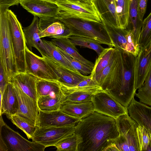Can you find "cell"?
<instances>
[{"mask_svg":"<svg viewBox=\"0 0 151 151\" xmlns=\"http://www.w3.org/2000/svg\"><path fill=\"white\" fill-rule=\"evenodd\" d=\"M108 65L93 79L116 100L135 91V58L117 48Z\"/></svg>","mask_w":151,"mask_h":151,"instance_id":"1","label":"cell"},{"mask_svg":"<svg viewBox=\"0 0 151 151\" xmlns=\"http://www.w3.org/2000/svg\"><path fill=\"white\" fill-rule=\"evenodd\" d=\"M74 133L78 151H107L119 136L116 119L95 111L81 119Z\"/></svg>","mask_w":151,"mask_h":151,"instance_id":"2","label":"cell"},{"mask_svg":"<svg viewBox=\"0 0 151 151\" xmlns=\"http://www.w3.org/2000/svg\"><path fill=\"white\" fill-rule=\"evenodd\" d=\"M0 6V65L8 82L18 72L14 52L7 10Z\"/></svg>","mask_w":151,"mask_h":151,"instance_id":"3","label":"cell"},{"mask_svg":"<svg viewBox=\"0 0 151 151\" xmlns=\"http://www.w3.org/2000/svg\"><path fill=\"white\" fill-rule=\"evenodd\" d=\"M55 4L59 9L57 19H79L101 24V20L93 4L79 0H57Z\"/></svg>","mask_w":151,"mask_h":151,"instance_id":"4","label":"cell"},{"mask_svg":"<svg viewBox=\"0 0 151 151\" xmlns=\"http://www.w3.org/2000/svg\"><path fill=\"white\" fill-rule=\"evenodd\" d=\"M119 133L113 144L118 151H140L137 128L138 125L127 113L116 119Z\"/></svg>","mask_w":151,"mask_h":151,"instance_id":"5","label":"cell"},{"mask_svg":"<svg viewBox=\"0 0 151 151\" xmlns=\"http://www.w3.org/2000/svg\"><path fill=\"white\" fill-rule=\"evenodd\" d=\"M68 29L69 36H75L93 39L101 44L114 47L109 36L104 30L96 28L91 23L79 19H58Z\"/></svg>","mask_w":151,"mask_h":151,"instance_id":"6","label":"cell"},{"mask_svg":"<svg viewBox=\"0 0 151 151\" xmlns=\"http://www.w3.org/2000/svg\"><path fill=\"white\" fill-rule=\"evenodd\" d=\"M11 40L17 65L19 72H26L25 50L27 46L22 25L14 13L7 10Z\"/></svg>","mask_w":151,"mask_h":151,"instance_id":"7","label":"cell"},{"mask_svg":"<svg viewBox=\"0 0 151 151\" xmlns=\"http://www.w3.org/2000/svg\"><path fill=\"white\" fill-rule=\"evenodd\" d=\"M102 27L109 36L114 47L137 56L140 50L135 42L132 30L128 28L122 29L109 26L101 20Z\"/></svg>","mask_w":151,"mask_h":151,"instance_id":"8","label":"cell"},{"mask_svg":"<svg viewBox=\"0 0 151 151\" xmlns=\"http://www.w3.org/2000/svg\"><path fill=\"white\" fill-rule=\"evenodd\" d=\"M20 4L28 12L38 17L39 24L58 20V7L55 3L45 0H21Z\"/></svg>","mask_w":151,"mask_h":151,"instance_id":"9","label":"cell"},{"mask_svg":"<svg viewBox=\"0 0 151 151\" xmlns=\"http://www.w3.org/2000/svg\"><path fill=\"white\" fill-rule=\"evenodd\" d=\"M75 127H36L32 139V141L40 143L46 147L54 146L61 140L74 134Z\"/></svg>","mask_w":151,"mask_h":151,"instance_id":"10","label":"cell"},{"mask_svg":"<svg viewBox=\"0 0 151 151\" xmlns=\"http://www.w3.org/2000/svg\"><path fill=\"white\" fill-rule=\"evenodd\" d=\"M92 101L95 111L116 119L128 113L127 108L104 91L95 94L93 97Z\"/></svg>","mask_w":151,"mask_h":151,"instance_id":"11","label":"cell"},{"mask_svg":"<svg viewBox=\"0 0 151 151\" xmlns=\"http://www.w3.org/2000/svg\"><path fill=\"white\" fill-rule=\"evenodd\" d=\"M60 83L63 94L61 103L92 101L93 97L95 94L103 91L98 85L71 86Z\"/></svg>","mask_w":151,"mask_h":151,"instance_id":"12","label":"cell"},{"mask_svg":"<svg viewBox=\"0 0 151 151\" xmlns=\"http://www.w3.org/2000/svg\"><path fill=\"white\" fill-rule=\"evenodd\" d=\"M26 72L38 78L57 81L58 78L42 57L30 50L27 46L25 50Z\"/></svg>","mask_w":151,"mask_h":151,"instance_id":"13","label":"cell"},{"mask_svg":"<svg viewBox=\"0 0 151 151\" xmlns=\"http://www.w3.org/2000/svg\"><path fill=\"white\" fill-rule=\"evenodd\" d=\"M81 119L72 117L60 110L39 111L36 126L38 127L76 126Z\"/></svg>","mask_w":151,"mask_h":151,"instance_id":"14","label":"cell"},{"mask_svg":"<svg viewBox=\"0 0 151 151\" xmlns=\"http://www.w3.org/2000/svg\"><path fill=\"white\" fill-rule=\"evenodd\" d=\"M42 57L55 73L58 78V81L61 84L68 86H76L89 76L68 68L50 56Z\"/></svg>","mask_w":151,"mask_h":151,"instance_id":"15","label":"cell"},{"mask_svg":"<svg viewBox=\"0 0 151 151\" xmlns=\"http://www.w3.org/2000/svg\"><path fill=\"white\" fill-rule=\"evenodd\" d=\"M4 138L11 150L14 151H44L46 148L40 143L26 139L7 125L2 126Z\"/></svg>","mask_w":151,"mask_h":151,"instance_id":"16","label":"cell"},{"mask_svg":"<svg viewBox=\"0 0 151 151\" xmlns=\"http://www.w3.org/2000/svg\"><path fill=\"white\" fill-rule=\"evenodd\" d=\"M11 82L17 98L18 110L17 114L36 124L39 111L37 101L24 93L15 83Z\"/></svg>","mask_w":151,"mask_h":151,"instance_id":"17","label":"cell"},{"mask_svg":"<svg viewBox=\"0 0 151 151\" xmlns=\"http://www.w3.org/2000/svg\"><path fill=\"white\" fill-rule=\"evenodd\" d=\"M151 68V42L140 48L135 65V88H140Z\"/></svg>","mask_w":151,"mask_h":151,"instance_id":"18","label":"cell"},{"mask_svg":"<svg viewBox=\"0 0 151 151\" xmlns=\"http://www.w3.org/2000/svg\"><path fill=\"white\" fill-rule=\"evenodd\" d=\"M92 4L101 20L109 26L121 29L115 0H93Z\"/></svg>","mask_w":151,"mask_h":151,"instance_id":"19","label":"cell"},{"mask_svg":"<svg viewBox=\"0 0 151 151\" xmlns=\"http://www.w3.org/2000/svg\"><path fill=\"white\" fill-rule=\"evenodd\" d=\"M34 16L31 24L23 28L26 45L31 51L32 47L36 48L42 57L48 55V52L39 35V19L37 16Z\"/></svg>","mask_w":151,"mask_h":151,"instance_id":"20","label":"cell"},{"mask_svg":"<svg viewBox=\"0 0 151 151\" xmlns=\"http://www.w3.org/2000/svg\"><path fill=\"white\" fill-rule=\"evenodd\" d=\"M127 109L129 116L151 133V107L137 101L134 98Z\"/></svg>","mask_w":151,"mask_h":151,"instance_id":"21","label":"cell"},{"mask_svg":"<svg viewBox=\"0 0 151 151\" xmlns=\"http://www.w3.org/2000/svg\"><path fill=\"white\" fill-rule=\"evenodd\" d=\"M18 104L17 96L11 82H8L2 95L0 94V115L5 114L9 119L17 114Z\"/></svg>","mask_w":151,"mask_h":151,"instance_id":"22","label":"cell"},{"mask_svg":"<svg viewBox=\"0 0 151 151\" xmlns=\"http://www.w3.org/2000/svg\"><path fill=\"white\" fill-rule=\"evenodd\" d=\"M38 78L27 72H18L13 76L11 81L15 83L24 93L37 101L36 83Z\"/></svg>","mask_w":151,"mask_h":151,"instance_id":"23","label":"cell"},{"mask_svg":"<svg viewBox=\"0 0 151 151\" xmlns=\"http://www.w3.org/2000/svg\"><path fill=\"white\" fill-rule=\"evenodd\" d=\"M59 110L72 117L80 119L95 111L92 101L61 103Z\"/></svg>","mask_w":151,"mask_h":151,"instance_id":"24","label":"cell"},{"mask_svg":"<svg viewBox=\"0 0 151 151\" xmlns=\"http://www.w3.org/2000/svg\"><path fill=\"white\" fill-rule=\"evenodd\" d=\"M51 41L73 58L92 69L94 64L83 57L78 52L75 45L66 37L53 38Z\"/></svg>","mask_w":151,"mask_h":151,"instance_id":"25","label":"cell"},{"mask_svg":"<svg viewBox=\"0 0 151 151\" xmlns=\"http://www.w3.org/2000/svg\"><path fill=\"white\" fill-rule=\"evenodd\" d=\"M139 0H130L129 13L130 26L127 28L132 30L135 40L139 45L143 21L139 18Z\"/></svg>","mask_w":151,"mask_h":151,"instance_id":"26","label":"cell"},{"mask_svg":"<svg viewBox=\"0 0 151 151\" xmlns=\"http://www.w3.org/2000/svg\"><path fill=\"white\" fill-rule=\"evenodd\" d=\"M37 98L49 95L60 96L63 95L60 83L57 81L38 78L36 83Z\"/></svg>","mask_w":151,"mask_h":151,"instance_id":"27","label":"cell"},{"mask_svg":"<svg viewBox=\"0 0 151 151\" xmlns=\"http://www.w3.org/2000/svg\"><path fill=\"white\" fill-rule=\"evenodd\" d=\"M68 29L63 23L59 20L52 22L40 30L41 38L45 37L55 38L69 36Z\"/></svg>","mask_w":151,"mask_h":151,"instance_id":"28","label":"cell"},{"mask_svg":"<svg viewBox=\"0 0 151 151\" xmlns=\"http://www.w3.org/2000/svg\"><path fill=\"white\" fill-rule=\"evenodd\" d=\"M63 95L60 96L47 95L38 97L37 105L40 110L50 111L59 110Z\"/></svg>","mask_w":151,"mask_h":151,"instance_id":"29","label":"cell"},{"mask_svg":"<svg viewBox=\"0 0 151 151\" xmlns=\"http://www.w3.org/2000/svg\"><path fill=\"white\" fill-rule=\"evenodd\" d=\"M115 50V48L109 47L105 48L96 59L92 71L90 75L93 79L109 64Z\"/></svg>","mask_w":151,"mask_h":151,"instance_id":"30","label":"cell"},{"mask_svg":"<svg viewBox=\"0 0 151 151\" xmlns=\"http://www.w3.org/2000/svg\"><path fill=\"white\" fill-rule=\"evenodd\" d=\"M116 11L122 29L129 25L130 0H115Z\"/></svg>","mask_w":151,"mask_h":151,"instance_id":"31","label":"cell"},{"mask_svg":"<svg viewBox=\"0 0 151 151\" xmlns=\"http://www.w3.org/2000/svg\"><path fill=\"white\" fill-rule=\"evenodd\" d=\"M67 37L75 46L92 49L95 51L98 55L105 49L100 43L91 38L75 36H70Z\"/></svg>","mask_w":151,"mask_h":151,"instance_id":"32","label":"cell"},{"mask_svg":"<svg viewBox=\"0 0 151 151\" xmlns=\"http://www.w3.org/2000/svg\"><path fill=\"white\" fill-rule=\"evenodd\" d=\"M9 119L25 134L28 139H32L36 128L35 123L17 114L12 116Z\"/></svg>","mask_w":151,"mask_h":151,"instance_id":"33","label":"cell"},{"mask_svg":"<svg viewBox=\"0 0 151 151\" xmlns=\"http://www.w3.org/2000/svg\"><path fill=\"white\" fill-rule=\"evenodd\" d=\"M135 95L140 102L151 106V68Z\"/></svg>","mask_w":151,"mask_h":151,"instance_id":"34","label":"cell"},{"mask_svg":"<svg viewBox=\"0 0 151 151\" xmlns=\"http://www.w3.org/2000/svg\"><path fill=\"white\" fill-rule=\"evenodd\" d=\"M48 52V56L68 68L74 71H78L73 68L60 52L57 47L51 41L42 40Z\"/></svg>","mask_w":151,"mask_h":151,"instance_id":"35","label":"cell"},{"mask_svg":"<svg viewBox=\"0 0 151 151\" xmlns=\"http://www.w3.org/2000/svg\"><path fill=\"white\" fill-rule=\"evenodd\" d=\"M79 139L74 133L61 140L54 146L57 151H78Z\"/></svg>","mask_w":151,"mask_h":151,"instance_id":"36","label":"cell"},{"mask_svg":"<svg viewBox=\"0 0 151 151\" xmlns=\"http://www.w3.org/2000/svg\"><path fill=\"white\" fill-rule=\"evenodd\" d=\"M140 151H151V133L144 127L138 125L137 128Z\"/></svg>","mask_w":151,"mask_h":151,"instance_id":"37","label":"cell"},{"mask_svg":"<svg viewBox=\"0 0 151 151\" xmlns=\"http://www.w3.org/2000/svg\"><path fill=\"white\" fill-rule=\"evenodd\" d=\"M151 42V12L142 21L139 42L140 47L146 46Z\"/></svg>","mask_w":151,"mask_h":151,"instance_id":"38","label":"cell"},{"mask_svg":"<svg viewBox=\"0 0 151 151\" xmlns=\"http://www.w3.org/2000/svg\"><path fill=\"white\" fill-rule=\"evenodd\" d=\"M57 48L65 58L75 70H78L84 75L86 76L88 74H91L93 69L92 68L86 65L79 61L72 58L68 54L58 47H57Z\"/></svg>","mask_w":151,"mask_h":151,"instance_id":"39","label":"cell"},{"mask_svg":"<svg viewBox=\"0 0 151 151\" xmlns=\"http://www.w3.org/2000/svg\"><path fill=\"white\" fill-rule=\"evenodd\" d=\"M8 83L6 79L3 68L0 65V92L2 95Z\"/></svg>","mask_w":151,"mask_h":151,"instance_id":"40","label":"cell"},{"mask_svg":"<svg viewBox=\"0 0 151 151\" xmlns=\"http://www.w3.org/2000/svg\"><path fill=\"white\" fill-rule=\"evenodd\" d=\"M148 0H139V8L140 20L143 21L144 15L145 13Z\"/></svg>","mask_w":151,"mask_h":151,"instance_id":"41","label":"cell"},{"mask_svg":"<svg viewBox=\"0 0 151 151\" xmlns=\"http://www.w3.org/2000/svg\"><path fill=\"white\" fill-rule=\"evenodd\" d=\"M21 0H0V6L7 8L11 6L17 5L20 4Z\"/></svg>","mask_w":151,"mask_h":151,"instance_id":"42","label":"cell"},{"mask_svg":"<svg viewBox=\"0 0 151 151\" xmlns=\"http://www.w3.org/2000/svg\"><path fill=\"white\" fill-rule=\"evenodd\" d=\"M1 131L0 130V151H7L9 150V148L3 139L1 134Z\"/></svg>","mask_w":151,"mask_h":151,"instance_id":"43","label":"cell"},{"mask_svg":"<svg viewBox=\"0 0 151 151\" xmlns=\"http://www.w3.org/2000/svg\"><path fill=\"white\" fill-rule=\"evenodd\" d=\"M93 0H83V2L90 4H92Z\"/></svg>","mask_w":151,"mask_h":151,"instance_id":"44","label":"cell"},{"mask_svg":"<svg viewBox=\"0 0 151 151\" xmlns=\"http://www.w3.org/2000/svg\"><path fill=\"white\" fill-rule=\"evenodd\" d=\"M47 1H50L53 3H55L56 2L57 0H45Z\"/></svg>","mask_w":151,"mask_h":151,"instance_id":"45","label":"cell"},{"mask_svg":"<svg viewBox=\"0 0 151 151\" xmlns=\"http://www.w3.org/2000/svg\"><path fill=\"white\" fill-rule=\"evenodd\" d=\"M80 0V1H83V0Z\"/></svg>","mask_w":151,"mask_h":151,"instance_id":"46","label":"cell"}]
</instances>
